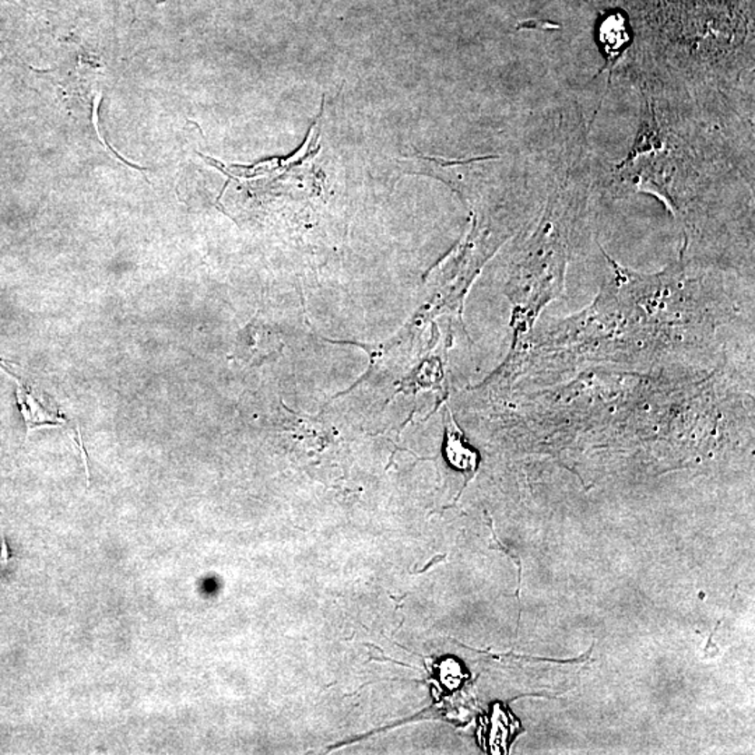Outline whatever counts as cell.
<instances>
[{"mask_svg":"<svg viewBox=\"0 0 755 755\" xmlns=\"http://www.w3.org/2000/svg\"><path fill=\"white\" fill-rule=\"evenodd\" d=\"M563 25L558 23L548 22V20L530 19L525 22L518 23L516 31L521 30H537V31H558Z\"/></svg>","mask_w":755,"mask_h":755,"instance_id":"6da1fadb","label":"cell"}]
</instances>
